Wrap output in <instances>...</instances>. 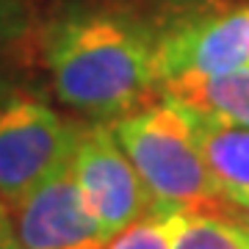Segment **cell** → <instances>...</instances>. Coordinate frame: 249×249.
Wrapping results in <instances>:
<instances>
[{
	"label": "cell",
	"mask_w": 249,
	"mask_h": 249,
	"mask_svg": "<svg viewBox=\"0 0 249 249\" xmlns=\"http://www.w3.org/2000/svg\"><path fill=\"white\" fill-rule=\"evenodd\" d=\"M160 11L130 0H55L34 45L50 89L75 114L114 122L160 97Z\"/></svg>",
	"instance_id": "1"
},
{
	"label": "cell",
	"mask_w": 249,
	"mask_h": 249,
	"mask_svg": "<svg viewBox=\"0 0 249 249\" xmlns=\"http://www.w3.org/2000/svg\"><path fill=\"white\" fill-rule=\"evenodd\" d=\"M108 124L150 191L152 213L175 216L224 208V194L205 166L188 108L180 100L160 94Z\"/></svg>",
	"instance_id": "2"
},
{
	"label": "cell",
	"mask_w": 249,
	"mask_h": 249,
	"mask_svg": "<svg viewBox=\"0 0 249 249\" xmlns=\"http://www.w3.org/2000/svg\"><path fill=\"white\" fill-rule=\"evenodd\" d=\"M78 119L58 116L47 100L0 80V205L9 211L70 160Z\"/></svg>",
	"instance_id": "3"
},
{
	"label": "cell",
	"mask_w": 249,
	"mask_h": 249,
	"mask_svg": "<svg viewBox=\"0 0 249 249\" xmlns=\"http://www.w3.org/2000/svg\"><path fill=\"white\" fill-rule=\"evenodd\" d=\"M249 72V3L211 9L160 11L158 80L160 86L188 75Z\"/></svg>",
	"instance_id": "4"
},
{
	"label": "cell",
	"mask_w": 249,
	"mask_h": 249,
	"mask_svg": "<svg viewBox=\"0 0 249 249\" xmlns=\"http://www.w3.org/2000/svg\"><path fill=\"white\" fill-rule=\"evenodd\" d=\"M72 175L80 196L108 238L152 213V199L108 122L78 119Z\"/></svg>",
	"instance_id": "5"
},
{
	"label": "cell",
	"mask_w": 249,
	"mask_h": 249,
	"mask_svg": "<svg viewBox=\"0 0 249 249\" xmlns=\"http://www.w3.org/2000/svg\"><path fill=\"white\" fill-rule=\"evenodd\" d=\"M9 216L22 249H106L111 241L83 202L70 160L11 205Z\"/></svg>",
	"instance_id": "6"
},
{
	"label": "cell",
	"mask_w": 249,
	"mask_h": 249,
	"mask_svg": "<svg viewBox=\"0 0 249 249\" xmlns=\"http://www.w3.org/2000/svg\"><path fill=\"white\" fill-rule=\"evenodd\" d=\"M186 106V103H183ZM205 166L222 188L224 199L235 194H249V130L238 124L213 119L205 111L186 106Z\"/></svg>",
	"instance_id": "7"
},
{
	"label": "cell",
	"mask_w": 249,
	"mask_h": 249,
	"mask_svg": "<svg viewBox=\"0 0 249 249\" xmlns=\"http://www.w3.org/2000/svg\"><path fill=\"white\" fill-rule=\"evenodd\" d=\"M160 94L205 111L213 119L249 130V72L230 75H188L160 86Z\"/></svg>",
	"instance_id": "8"
},
{
	"label": "cell",
	"mask_w": 249,
	"mask_h": 249,
	"mask_svg": "<svg viewBox=\"0 0 249 249\" xmlns=\"http://www.w3.org/2000/svg\"><path fill=\"white\" fill-rule=\"evenodd\" d=\"M175 249H249V230L219 211L178 213Z\"/></svg>",
	"instance_id": "9"
},
{
	"label": "cell",
	"mask_w": 249,
	"mask_h": 249,
	"mask_svg": "<svg viewBox=\"0 0 249 249\" xmlns=\"http://www.w3.org/2000/svg\"><path fill=\"white\" fill-rule=\"evenodd\" d=\"M175 224H178V213H150L124 227L122 232H116L106 249H175Z\"/></svg>",
	"instance_id": "10"
},
{
	"label": "cell",
	"mask_w": 249,
	"mask_h": 249,
	"mask_svg": "<svg viewBox=\"0 0 249 249\" xmlns=\"http://www.w3.org/2000/svg\"><path fill=\"white\" fill-rule=\"evenodd\" d=\"M36 19L34 0H0V50L34 42Z\"/></svg>",
	"instance_id": "11"
},
{
	"label": "cell",
	"mask_w": 249,
	"mask_h": 249,
	"mask_svg": "<svg viewBox=\"0 0 249 249\" xmlns=\"http://www.w3.org/2000/svg\"><path fill=\"white\" fill-rule=\"evenodd\" d=\"M219 213L230 216L232 222H238L241 227L249 230V194H235V196H227L224 199V208Z\"/></svg>",
	"instance_id": "12"
},
{
	"label": "cell",
	"mask_w": 249,
	"mask_h": 249,
	"mask_svg": "<svg viewBox=\"0 0 249 249\" xmlns=\"http://www.w3.org/2000/svg\"><path fill=\"white\" fill-rule=\"evenodd\" d=\"M0 249H22L14 235V227H11V216L0 219Z\"/></svg>",
	"instance_id": "13"
},
{
	"label": "cell",
	"mask_w": 249,
	"mask_h": 249,
	"mask_svg": "<svg viewBox=\"0 0 249 249\" xmlns=\"http://www.w3.org/2000/svg\"><path fill=\"white\" fill-rule=\"evenodd\" d=\"M6 216H9V211H6V208L0 205V219H6Z\"/></svg>",
	"instance_id": "14"
},
{
	"label": "cell",
	"mask_w": 249,
	"mask_h": 249,
	"mask_svg": "<svg viewBox=\"0 0 249 249\" xmlns=\"http://www.w3.org/2000/svg\"><path fill=\"white\" fill-rule=\"evenodd\" d=\"M178 3H188V0H178ZM199 3H208V0H199Z\"/></svg>",
	"instance_id": "15"
}]
</instances>
